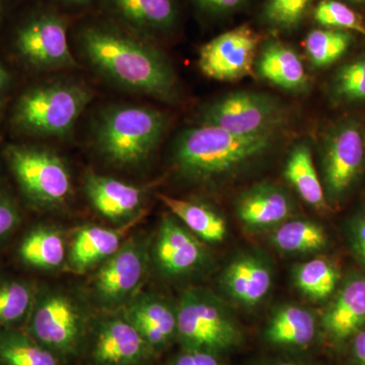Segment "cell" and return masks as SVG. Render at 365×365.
<instances>
[{"mask_svg": "<svg viewBox=\"0 0 365 365\" xmlns=\"http://www.w3.org/2000/svg\"><path fill=\"white\" fill-rule=\"evenodd\" d=\"M61 361L25 330H0V365H62Z\"/></svg>", "mask_w": 365, "mask_h": 365, "instance_id": "4316f807", "label": "cell"}, {"mask_svg": "<svg viewBox=\"0 0 365 365\" xmlns=\"http://www.w3.org/2000/svg\"><path fill=\"white\" fill-rule=\"evenodd\" d=\"M351 40V35L345 31L314 30L307 35L304 48L314 66L326 67L343 56Z\"/></svg>", "mask_w": 365, "mask_h": 365, "instance_id": "f546056e", "label": "cell"}, {"mask_svg": "<svg viewBox=\"0 0 365 365\" xmlns=\"http://www.w3.org/2000/svg\"><path fill=\"white\" fill-rule=\"evenodd\" d=\"M21 261L40 270H54L66 261V240L56 228L39 225L23 237L18 249Z\"/></svg>", "mask_w": 365, "mask_h": 365, "instance_id": "cb8c5ba5", "label": "cell"}, {"mask_svg": "<svg viewBox=\"0 0 365 365\" xmlns=\"http://www.w3.org/2000/svg\"><path fill=\"white\" fill-rule=\"evenodd\" d=\"M275 139L276 132L241 135L200 124L178 137L173 163L178 174L189 181H217L264 157L273 148Z\"/></svg>", "mask_w": 365, "mask_h": 365, "instance_id": "7a4b0ae2", "label": "cell"}, {"mask_svg": "<svg viewBox=\"0 0 365 365\" xmlns=\"http://www.w3.org/2000/svg\"><path fill=\"white\" fill-rule=\"evenodd\" d=\"M326 333L335 341L352 338L365 328V276L353 274L343 283L321 319Z\"/></svg>", "mask_w": 365, "mask_h": 365, "instance_id": "e0dca14e", "label": "cell"}, {"mask_svg": "<svg viewBox=\"0 0 365 365\" xmlns=\"http://www.w3.org/2000/svg\"><path fill=\"white\" fill-rule=\"evenodd\" d=\"M271 244L284 254H313L327 248L326 230L318 222L304 218L287 220L275 227L270 237Z\"/></svg>", "mask_w": 365, "mask_h": 365, "instance_id": "484cf974", "label": "cell"}, {"mask_svg": "<svg viewBox=\"0 0 365 365\" xmlns=\"http://www.w3.org/2000/svg\"><path fill=\"white\" fill-rule=\"evenodd\" d=\"M314 18L319 25L336 30L354 31L365 37L364 21L359 14L342 2L323 0L314 9Z\"/></svg>", "mask_w": 365, "mask_h": 365, "instance_id": "1f68e13d", "label": "cell"}, {"mask_svg": "<svg viewBox=\"0 0 365 365\" xmlns=\"http://www.w3.org/2000/svg\"><path fill=\"white\" fill-rule=\"evenodd\" d=\"M202 6L215 11H230L244 2V0H198Z\"/></svg>", "mask_w": 365, "mask_h": 365, "instance_id": "f35d334b", "label": "cell"}, {"mask_svg": "<svg viewBox=\"0 0 365 365\" xmlns=\"http://www.w3.org/2000/svg\"><path fill=\"white\" fill-rule=\"evenodd\" d=\"M155 350L121 314L101 319L93 331L90 359L93 365H141Z\"/></svg>", "mask_w": 365, "mask_h": 365, "instance_id": "4fadbf2b", "label": "cell"}, {"mask_svg": "<svg viewBox=\"0 0 365 365\" xmlns=\"http://www.w3.org/2000/svg\"><path fill=\"white\" fill-rule=\"evenodd\" d=\"M117 6L130 20L141 25L163 26L174 18L170 0H115Z\"/></svg>", "mask_w": 365, "mask_h": 365, "instance_id": "4dcf8cb0", "label": "cell"}, {"mask_svg": "<svg viewBox=\"0 0 365 365\" xmlns=\"http://www.w3.org/2000/svg\"><path fill=\"white\" fill-rule=\"evenodd\" d=\"M294 283L297 290L313 302H323L332 297L339 283L340 273L332 262L314 258L295 266Z\"/></svg>", "mask_w": 365, "mask_h": 365, "instance_id": "83f0119b", "label": "cell"}, {"mask_svg": "<svg viewBox=\"0 0 365 365\" xmlns=\"http://www.w3.org/2000/svg\"><path fill=\"white\" fill-rule=\"evenodd\" d=\"M317 319L309 309L297 304H283L274 311L265 329L271 344L283 347H304L316 337Z\"/></svg>", "mask_w": 365, "mask_h": 365, "instance_id": "44dd1931", "label": "cell"}, {"mask_svg": "<svg viewBox=\"0 0 365 365\" xmlns=\"http://www.w3.org/2000/svg\"><path fill=\"white\" fill-rule=\"evenodd\" d=\"M160 200L192 234L201 241L218 244L225 241L227 225L225 217L206 204L160 195Z\"/></svg>", "mask_w": 365, "mask_h": 365, "instance_id": "7402d4cb", "label": "cell"}, {"mask_svg": "<svg viewBox=\"0 0 365 365\" xmlns=\"http://www.w3.org/2000/svg\"><path fill=\"white\" fill-rule=\"evenodd\" d=\"M334 91L338 97L349 102L365 100V57L348 63L338 71Z\"/></svg>", "mask_w": 365, "mask_h": 365, "instance_id": "d6a6232c", "label": "cell"}, {"mask_svg": "<svg viewBox=\"0 0 365 365\" xmlns=\"http://www.w3.org/2000/svg\"><path fill=\"white\" fill-rule=\"evenodd\" d=\"M7 162L16 182L31 202L45 208L63 205L71 193V177L66 163L52 151L13 146Z\"/></svg>", "mask_w": 365, "mask_h": 365, "instance_id": "52a82bcc", "label": "cell"}, {"mask_svg": "<svg viewBox=\"0 0 365 365\" xmlns=\"http://www.w3.org/2000/svg\"><path fill=\"white\" fill-rule=\"evenodd\" d=\"M150 258L163 277L179 279L204 268L209 254L202 241L170 215L160 220Z\"/></svg>", "mask_w": 365, "mask_h": 365, "instance_id": "8fae6325", "label": "cell"}, {"mask_svg": "<svg viewBox=\"0 0 365 365\" xmlns=\"http://www.w3.org/2000/svg\"><path fill=\"white\" fill-rule=\"evenodd\" d=\"M36 294L32 285L24 280H0V330L19 328L26 323Z\"/></svg>", "mask_w": 365, "mask_h": 365, "instance_id": "f1b7e54d", "label": "cell"}, {"mask_svg": "<svg viewBox=\"0 0 365 365\" xmlns=\"http://www.w3.org/2000/svg\"><path fill=\"white\" fill-rule=\"evenodd\" d=\"M176 307L177 337L185 350L217 354L240 342L241 332L230 309L208 290H186Z\"/></svg>", "mask_w": 365, "mask_h": 365, "instance_id": "277c9868", "label": "cell"}, {"mask_svg": "<svg viewBox=\"0 0 365 365\" xmlns=\"http://www.w3.org/2000/svg\"><path fill=\"white\" fill-rule=\"evenodd\" d=\"M91 100V91L78 83L38 86L21 96L16 104L14 121L26 133L66 135Z\"/></svg>", "mask_w": 365, "mask_h": 365, "instance_id": "5b68a950", "label": "cell"}, {"mask_svg": "<svg viewBox=\"0 0 365 365\" xmlns=\"http://www.w3.org/2000/svg\"><path fill=\"white\" fill-rule=\"evenodd\" d=\"M352 355L355 364L365 365V328L352 337Z\"/></svg>", "mask_w": 365, "mask_h": 365, "instance_id": "74e56055", "label": "cell"}, {"mask_svg": "<svg viewBox=\"0 0 365 365\" xmlns=\"http://www.w3.org/2000/svg\"><path fill=\"white\" fill-rule=\"evenodd\" d=\"M0 107H1V104H0Z\"/></svg>", "mask_w": 365, "mask_h": 365, "instance_id": "ee69618b", "label": "cell"}, {"mask_svg": "<svg viewBox=\"0 0 365 365\" xmlns=\"http://www.w3.org/2000/svg\"><path fill=\"white\" fill-rule=\"evenodd\" d=\"M67 1H71V2H83V1H86V0H67Z\"/></svg>", "mask_w": 365, "mask_h": 365, "instance_id": "b9f144b4", "label": "cell"}, {"mask_svg": "<svg viewBox=\"0 0 365 365\" xmlns=\"http://www.w3.org/2000/svg\"><path fill=\"white\" fill-rule=\"evenodd\" d=\"M86 197L101 215L121 222L137 215L143 204L144 192L139 187L101 175H86Z\"/></svg>", "mask_w": 365, "mask_h": 365, "instance_id": "d6986e66", "label": "cell"}, {"mask_svg": "<svg viewBox=\"0 0 365 365\" xmlns=\"http://www.w3.org/2000/svg\"><path fill=\"white\" fill-rule=\"evenodd\" d=\"M257 67L262 78L284 90L297 91L307 85L306 69L299 55L281 43L266 46Z\"/></svg>", "mask_w": 365, "mask_h": 365, "instance_id": "603a6c76", "label": "cell"}, {"mask_svg": "<svg viewBox=\"0 0 365 365\" xmlns=\"http://www.w3.org/2000/svg\"><path fill=\"white\" fill-rule=\"evenodd\" d=\"M365 144L359 127L344 123L327 136L322 158V182L327 202L340 201L359 178Z\"/></svg>", "mask_w": 365, "mask_h": 365, "instance_id": "30bf717a", "label": "cell"}, {"mask_svg": "<svg viewBox=\"0 0 365 365\" xmlns=\"http://www.w3.org/2000/svg\"><path fill=\"white\" fill-rule=\"evenodd\" d=\"M272 268L258 255L242 254L225 268L220 278L223 292L244 307L260 304L270 292Z\"/></svg>", "mask_w": 365, "mask_h": 365, "instance_id": "2e32d148", "label": "cell"}, {"mask_svg": "<svg viewBox=\"0 0 365 365\" xmlns=\"http://www.w3.org/2000/svg\"><path fill=\"white\" fill-rule=\"evenodd\" d=\"M284 177L302 200L312 207L327 208L325 191L314 167L313 155L307 144L300 143L290 151L284 167Z\"/></svg>", "mask_w": 365, "mask_h": 365, "instance_id": "d4e9b609", "label": "cell"}, {"mask_svg": "<svg viewBox=\"0 0 365 365\" xmlns=\"http://www.w3.org/2000/svg\"><path fill=\"white\" fill-rule=\"evenodd\" d=\"M16 47L26 61L39 68L78 66L69 49L66 25L54 16H41L21 26Z\"/></svg>", "mask_w": 365, "mask_h": 365, "instance_id": "5bb4252c", "label": "cell"}, {"mask_svg": "<svg viewBox=\"0 0 365 365\" xmlns=\"http://www.w3.org/2000/svg\"><path fill=\"white\" fill-rule=\"evenodd\" d=\"M120 314L153 350L167 345L177 336V307L160 295L137 294L122 307Z\"/></svg>", "mask_w": 365, "mask_h": 365, "instance_id": "9a60e30c", "label": "cell"}, {"mask_svg": "<svg viewBox=\"0 0 365 365\" xmlns=\"http://www.w3.org/2000/svg\"><path fill=\"white\" fill-rule=\"evenodd\" d=\"M122 230L100 225L79 228L67 253L69 266L76 272L83 273L102 262L104 263L122 246Z\"/></svg>", "mask_w": 365, "mask_h": 365, "instance_id": "ffe728a7", "label": "cell"}, {"mask_svg": "<svg viewBox=\"0 0 365 365\" xmlns=\"http://www.w3.org/2000/svg\"><path fill=\"white\" fill-rule=\"evenodd\" d=\"M21 222L20 211L9 197L0 194V240L9 237Z\"/></svg>", "mask_w": 365, "mask_h": 365, "instance_id": "e575fe53", "label": "cell"}, {"mask_svg": "<svg viewBox=\"0 0 365 365\" xmlns=\"http://www.w3.org/2000/svg\"><path fill=\"white\" fill-rule=\"evenodd\" d=\"M348 237L353 253L365 266V215L353 218L348 227Z\"/></svg>", "mask_w": 365, "mask_h": 365, "instance_id": "d590c367", "label": "cell"}, {"mask_svg": "<svg viewBox=\"0 0 365 365\" xmlns=\"http://www.w3.org/2000/svg\"><path fill=\"white\" fill-rule=\"evenodd\" d=\"M292 213L294 203L288 194L269 182L255 185L237 199V217L251 230L278 227Z\"/></svg>", "mask_w": 365, "mask_h": 365, "instance_id": "ac0fdd59", "label": "cell"}, {"mask_svg": "<svg viewBox=\"0 0 365 365\" xmlns=\"http://www.w3.org/2000/svg\"><path fill=\"white\" fill-rule=\"evenodd\" d=\"M7 83H9V74H7L6 69L0 66V96L6 90Z\"/></svg>", "mask_w": 365, "mask_h": 365, "instance_id": "ab89813d", "label": "cell"}, {"mask_svg": "<svg viewBox=\"0 0 365 365\" xmlns=\"http://www.w3.org/2000/svg\"><path fill=\"white\" fill-rule=\"evenodd\" d=\"M284 106L267 93L237 91L209 105L201 124L220 127L241 135L276 132L284 123Z\"/></svg>", "mask_w": 365, "mask_h": 365, "instance_id": "ba28073f", "label": "cell"}, {"mask_svg": "<svg viewBox=\"0 0 365 365\" xmlns=\"http://www.w3.org/2000/svg\"><path fill=\"white\" fill-rule=\"evenodd\" d=\"M352 1H354V2H364V1H365V0H352Z\"/></svg>", "mask_w": 365, "mask_h": 365, "instance_id": "7bdbcfd3", "label": "cell"}, {"mask_svg": "<svg viewBox=\"0 0 365 365\" xmlns=\"http://www.w3.org/2000/svg\"><path fill=\"white\" fill-rule=\"evenodd\" d=\"M259 38L248 26L218 36L203 46L199 67L204 76L218 81H235L251 74Z\"/></svg>", "mask_w": 365, "mask_h": 365, "instance_id": "7c38bea8", "label": "cell"}, {"mask_svg": "<svg viewBox=\"0 0 365 365\" xmlns=\"http://www.w3.org/2000/svg\"><path fill=\"white\" fill-rule=\"evenodd\" d=\"M272 365H304V364H294V362H278V364H274Z\"/></svg>", "mask_w": 365, "mask_h": 365, "instance_id": "60d3db41", "label": "cell"}, {"mask_svg": "<svg viewBox=\"0 0 365 365\" xmlns=\"http://www.w3.org/2000/svg\"><path fill=\"white\" fill-rule=\"evenodd\" d=\"M150 251L143 239L124 242L102 264L93 281V297L106 309H117L138 294L150 266Z\"/></svg>", "mask_w": 365, "mask_h": 365, "instance_id": "9c48e42d", "label": "cell"}, {"mask_svg": "<svg viewBox=\"0 0 365 365\" xmlns=\"http://www.w3.org/2000/svg\"><path fill=\"white\" fill-rule=\"evenodd\" d=\"M165 122L162 113L151 108H112L98 120V150L113 165L136 167L145 163L158 148Z\"/></svg>", "mask_w": 365, "mask_h": 365, "instance_id": "3957f363", "label": "cell"}, {"mask_svg": "<svg viewBox=\"0 0 365 365\" xmlns=\"http://www.w3.org/2000/svg\"><path fill=\"white\" fill-rule=\"evenodd\" d=\"M170 365H223L216 353L202 350H185L177 355Z\"/></svg>", "mask_w": 365, "mask_h": 365, "instance_id": "8d00e7d4", "label": "cell"}, {"mask_svg": "<svg viewBox=\"0 0 365 365\" xmlns=\"http://www.w3.org/2000/svg\"><path fill=\"white\" fill-rule=\"evenodd\" d=\"M25 331L60 359L78 355L85 343L86 316L72 295L47 289L36 294Z\"/></svg>", "mask_w": 365, "mask_h": 365, "instance_id": "8992f818", "label": "cell"}, {"mask_svg": "<svg viewBox=\"0 0 365 365\" xmlns=\"http://www.w3.org/2000/svg\"><path fill=\"white\" fill-rule=\"evenodd\" d=\"M312 0H268L265 14L274 25L292 28L302 21Z\"/></svg>", "mask_w": 365, "mask_h": 365, "instance_id": "836d02e7", "label": "cell"}, {"mask_svg": "<svg viewBox=\"0 0 365 365\" xmlns=\"http://www.w3.org/2000/svg\"><path fill=\"white\" fill-rule=\"evenodd\" d=\"M81 45L96 69L118 85L167 102L176 98L175 72L153 48L102 29L86 30Z\"/></svg>", "mask_w": 365, "mask_h": 365, "instance_id": "6da1fadb", "label": "cell"}]
</instances>
